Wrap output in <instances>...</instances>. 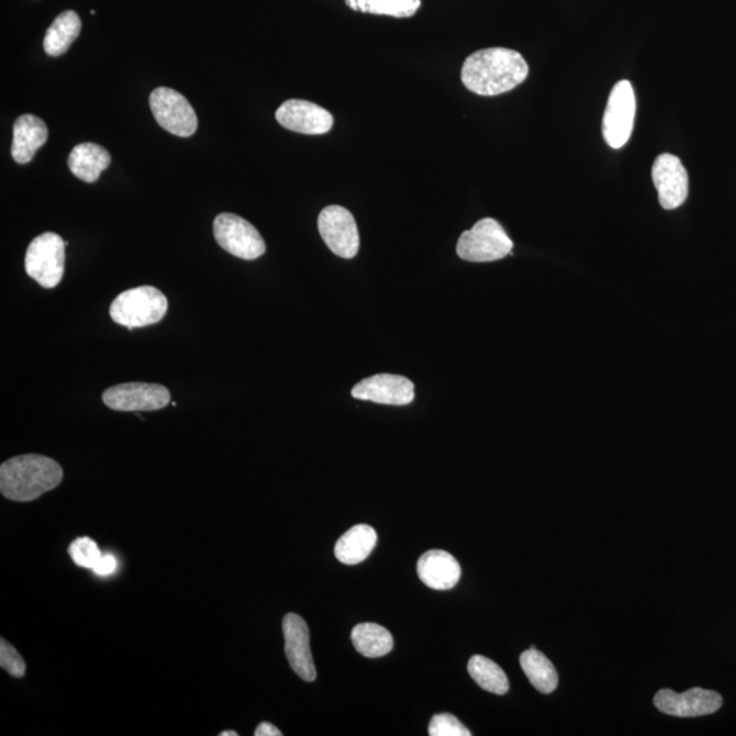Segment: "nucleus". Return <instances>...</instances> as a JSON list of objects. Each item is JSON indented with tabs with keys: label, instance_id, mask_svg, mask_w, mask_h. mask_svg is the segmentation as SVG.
Wrapping results in <instances>:
<instances>
[{
	"label": "nucleus",
	"instance_id": "23",
	"mask_svg": "<svg viewBox=\"0 0 736 736\" xmlns=\"http://www.w3.org/2000/svg\"><path fill=\"white\" fill-rule=\"evenodd\" d=\"M469 676L486 692L503 695L509 692V679L505 671L497 662L475 655L468 662Z\"/></svg>",
	"mask_w": 736,
	"mask_h": 736
},
{
	"label": "nucleus",
	"instance_id": "28",
	"mask_svg": "<svg viewBox=\"0 0 736 736\" xmlns=\"http://www.w3.org/2000/svg\"><path fill=\"white\" fill-rule=\"evenodd\" d=\"M118 569V560L111 554L101 555V558L93 568V573L99 577H110Z\"/></svg>",
	"mask_w": 736,
	"mask_h": 736
},
{
	"label": "nucleus",
	"instance_id": "13",
	"mask_svg": "<svg viewBox=\"0 0 736 736\" xmlns=\"http://www.w3.org/2000/svg\"><path fill=\"white\" fill-rule=\"evenodd\" d=\"M353 398L376 404L404 406L415 399V384L405 377L377 373L356 384Z\"/></svg>",
	"mask_w": 736,
	"mask_h": 736
},
{
	"label": "nucleus",
	"instance_id": "21",
	"mask_svg": "<svg viewBox=\"0 0 736 736\" xmlns=\"http://www.w3.org/2000/svg\"><path fill=\"white\" fill-rule=\"evenodd\" d=\"M520 665L537 692L550 694L558 687V672L546 655L535 647L520 656Z\"/></svg>",
	"mask_w": 736,
	"mask_h": 736
},
{
	"label": "nucleus",
	"instance_id": "12",
	"mask_svg": "<svg viewBox=\"0 0 736 736\" xmlns=\"http://www.w3.org/2000/svg\"><path fill=\"white\" fill-rule=\"evenodd\" d=\"M653 179L660 207L666 211H673L688 200L689 175L677 156L670 153L658 156L653 167Z\"/></svg>",
	"mask_w": 736,
	"mask_h": 736
},
{
	"label": "nucleus",
	"instance_id": "19",
	"mask_svg": "<svg viewBox=\"0 0 736 736\" xmlns=\"http://www.w3.org/2000/svg\"><path fill=\"white\" fill-rule=\"evenodd\" d=\"M111 156L103 146L92 143L79 144L70 153L69 167L78 179L94 183L110 167Z\"/></svg>",
	"mask_w": 736,
	"mask_h": 736
},
{
	"label": "nucleus",
	"instance_id": "6",
	"mask_svg": "<svg viewBox=\"0 0 736 736\" xmlns=\"http://www.w3.org/2000/svg\"><path fill=\"white\" fill-rule=\"evenodd\" d=\"M214 237L221 248L241 259L263 257L265 241L256 226L232 213H221L213 223Z\"/></svg>",
	"mask_w": 736,
	"mask_h": 736
},
{
	"label": "nucleus",
	"instance_id": "9",
	"mask_svg": "<svg viewBox=\"0 0 736 736\" xmlns=\"http://www.w3.org/2000/svg\"><path fill=\"white\" fill-rule=\"evenodd\" d=\"M319 230L322 239L339 258L358 256L360 237L353 213L343 207H326L320 213Z\"/></svg>",
	"mask_w": 736,
	"mask_h": 736
},
{
	"label": "nucleus",
	"instance_id": "16",
	"mask_svg": "<svg viewBox=\"0 0 736 736\" xmlns=\"http://www.w3.org/2000/svg\"><path fill=\"white\" fill-rule=\"evenodd\" d=\"M417 575L424 586L435 591H449L460 581L461 568L451 554L433 550L419 558Z\"/></svg>",
	"mask_w": 736,
	"mask_h": 736
},
{
	"label": "nucleus",
	"instance_id": "10",
	"mask_svg": "<svg viewBox=\"0 0 736 736\" xmlns=\"http://www.w3.org/2000/svg\"><path fill=\"white\" fill-rule=\"evenodd\" d=\"M103 401L107 406L115 411H157L169 404L171 393L163 384L130 382L107 389Z\"/></svg>",
	"mask_w": 736,
	"mask_h": 736
},
{
	"label": "nucleus",
	"instance_id": "29",
	"mask_svg": "<svg viewBox=\"0 0 736 736\" xmlns=\"http://www.w3.org/2000/svg\"><path fill=\"white\" fill-rule=\"evenodd\" d=\"M256 736H281L282 733L279 728L275 727L274 724L268 722L260 723L254 733Z\"/></svg>",
	"mask_w": 736,
	"mask_h": 736
},
{
	"label": "nucleus",
	"instance_id": "1",
	"mask_svg": "<svg viewBox=\"0 0 736 736\" xmlns=\"http://www.w3.org/2000/svg\"><path fill=\"white\" fill-rule=\"evenodd\" d=\"M528 74V64L517 51L486 48L464 62L461 81L479 96H498L517 88Z\"/></svg>",
	"mask_w": 736,
	"mask_h": 736
},
{
	"label": "nucleus",
	"instance_id": "20",
	"mask_svg": "<svg viewBox=\"0 0 736 736\" xmlns=\"http://www.w3.org/2000/svg\"><path fill=\"white\" fill-rule=\"evenodd\" d=\"M82 30V22L76 11H65L56 16L44 37V51L49 56H60L67 53L76 42Z\"/></svg>",
	"mask_w": 736,
	"mask_h": 736
},
{
	"label": "nucleus",
	"instance_id": "8",
	"mask_svg": "<svg viewBox=\"0 0 736 736\" xmlns=\"http://www.w3.org/2000/svg\"><path fill=\"white\" fill-rule=\"evenodd\" d=\"M150 110L158 124L178 137H191L197 132L198 119L189 100L177 90L157 88L150 94Z\"/></svg>",
	"mask_w": 736,
	"mask_h": 736
},
{
	"label": "nucleus",
	"instance_id": "15",
	"mask_svg": "<svg viewBox=\"0 0 736 736\" xmlns=\"http://www.w3.org/2000/svg\"><path fill=\"white\" fill-rule=\"evenodd\" d=\"M282 633L286 638V655L292 670L305 682H314L316 670L310 649L308 624L298 614H287L282 620Z\"/></svg>",
	"mask_w": 736,
	"mask_h": 736
},
{
	"label": "nucleus",
	"instance_id": "5",
	"mask_svg": "<svg viewBox=\"0 0 736 736\" xmlns=\"http://www.w3.org/2000/svg\"><path fill=\"white\" fill-rule=\"evenodd\" d=\"M66 242L54 232L35 237L26 250L27 276L43 288H55L64 279Z\"/></svg>",
	"mask_w": 736,
	"mask_h": 736
},
{
	"label": "nucleus",
	"instance_id": "3",
	"mask_svg": "<svg viewBox=\"0 0 736 736\" xmlns=\"http://www.w3.org/2000/svg\"><path fill=\"white\" fill-rule=\"evenodd\" d=\"M166 294L155 287L143 286L119 294L113 300L110 315L118 325L133 331L134 327L155 325L167 314Z\"/></svg>",
	"mask_w": 736,
	"mask_h": 736
},
{
	"label": "nucleus",
	"instance_id": "7",
	"mask_svg": "<svg viewBox=\"0 0 736 736\" xmlns=\"http://www.w3.org/2000/svg\"><path fill=\"white\" fill-rule=\"evenodd\" d=\"M636 116V94L632 83L620 81L611 90L603 116V137L613 149H621L631 140Z\"/></svg>",
	"mask_w": 736,
	"mask_h": 736
},
{
	"label": "nucleus",
	"instance_id": "22",
	"mask_svg": "<svg viewBox=\"0 0 736 736\" xmlns=\"http://www.w3.org/2000/svg\"><path fill=\"white\" fill-rule=\"evenodd\" d=\"M353 644L356 650L366 658H382V656L392 653V634L381 625L360 624L354 627Z\"/></svg>",
	"mask_w": 736,
	"mask_h": 736
},
{
	"label": "nucleus",
	"instance_id": "27",
	"mask_svg": "<svg viewBox=\"0 0 736 736\" xmlns=\"http://www.w3.org/2000/svg\"><path fill=\"white\" fill-rule=\"evenodd\" d=\"M0 667L14 678H22L26 672L25 660L22 659L19 650L4 638L0 639Z\"/></svg>",
	"mask_w": 736,
	"mask_h": 736
},
{
	"label": "nucleus",
	"instance_id": "11",
	"mask_svg": "<svg viewBox=\"0 0 736 736\" xmlns=\"http://www.w3.org/2000/svg\"><path fill=\"white\" fill-rule=\"evenodd\" d=\"M654 704L666 715L677 717H699L712 715L723 705L722 695L713 690L693 688L684 693L662 689L655 695Z\"/></svg>",
	"mask_w": 736,
	"mask_h": 736
},
{
	"label": "nucleus",
	"instance_id": "14",
	"mask_svg": "<svg viewBox=\"0 0 736 736\" xmlns=\"http://www.w3.org/2000/svg\"><path fill=\"white\" fill-rule=\"evenodd\" d=\"M277 122L291 132L308 135L330 133L334 119L330 111L305 100H288L276 111Z\"/></svg>",
	"mask_w": 736,
	"mask_h": 736
},
{
	"label": "nucleus",
	"instance_id": "30",
	"mask_svg": "<svg viewBox=\"0 0 736 736\" xmlns=\"http://www.w3.org/2000/svg\"><path fill=\"white\" fill-rule=\"evenodd\" d=\"M220 736H237V733L236 732H231V729H230V732L221 733Z\"/></svg>",
	"mask_w": 736,
	"mask_h": 736
},
{
	"label": "nucleus",
	"instance_id": "4",
	"mask_svg": "<svg viewBox=\"0 0 736 736\" xmlns=\"http://www.w3.org/2000/svg\"><path fill=\"white\" fill-rule=\"evenodd\" d=\"M513 242L494 219H483L462 232L457 243V254L468 263H494L512 254Z\"/></svg>",
	"mask_w": 736,
	"mask_h": 736
},
{
	"label": "nucleus",
	"instance_id": "17",
	"mask_svg": "<svg viewBox=\"0 0 736 736\" xmlns=\"http://www.w3.org/2000/svg\"><path fill=\"white\" fill-rule=\"evenodd\" d=\"M48 140V129L42 119L26 113L16 119L13 127V145H11V156L19 164H26L33 160L36 152Z\"/></svg>",
	"mask_w": 736,
	"mask_h": 736
},
{
	"label": "nucleus",
	"instance_id": "25",
	"mask_svg": "<svg viewBox=\"0 0 736 736\" xmlns=\"http://www.w3.org/2000/svg\"><path fill=\"white\" fill-rule=\"evenodd\" d=\"M69 554L73 562L79 566V568L90 570H93L101 555H103L100 551L98 543L90 539V537H78V539L74 540L69 547Z\"/></svg>",
	"mask_w": 736,
	"mask_h": 736
},
{
	"label": "nucleus",
	"instance_id": "24",
	"mask_svg": "<svg viewBox=\"0 0 736 736\" xmlns=\"http://www.w3.org/2000/svg\"><path fill=\"white\" fill-rule=\"evenodd\" d=\"M348 8L359 13L411 19L422 8V0H345Z\"/></svg>",
	"mask_w": 736,
	"mask_h": 736
},
{
	"label": "nucleus",
	"instance_id": "2",
	"mask_svg": "<svg viewBox=\"0 0 736 736\" xmlns=\"http://www.w3.org/2000/svg\"><path fill=\"white\" fill-rule=\"evenodd\" d=\"M64 480V469L53 458L25 455L10 458L0 467V492L15 502H32Z\"/></svg>",
	"mask_w": 736,
	"mask_h": 736
},
{
	"label": "nucleus",
	"instance_id": "18",
	"mask_svg": "<svg viewBox=\"0 0 736 736\" xmlns=\"http://www.w3.org/2000/svg\"><path fill=\"white\" fill-rule=\"evenodd\" d=\"M377 542L376 529L370 525L359 524L339 537L334 547V555L344 565H359L372 553Z\"/></svg>",
	"mask_w": 736,
	"mask_h": 736
},
{
	"label": "nucleus",
	"instance_id": "26",
	"mask_svg": "<svg viewBox=\"0 0 736 736\" xmlns=\"http://www.w3.org/2000/svg\"><path fill=\"white\" fill-rule=\"evenodd\" d=\"M428 734L432 736H471V732L450 713L435 715L430 722Z\"/></svg>",
	"mask_w": 736,
	"mask_h": 736
}]
</instances>
